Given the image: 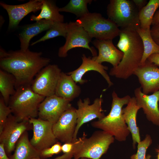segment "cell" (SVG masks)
I'll list each match as a JSON object with an SVG mask.
<instances>
[{
  "label": "cell",
  "instance_id": "9c48e42d",
  "mask_svg": "<svg viewBox=\"0 0 159 159\" xmlns=\"http://www.w3.org/2000/svg\"><path fill=\"white\" fill-rule=\"evenodd\" d=\"M32 129V125L29 120L19 122L12 113L9 115L0 133V143L4 145L8 156L9 157L14 150L16 143L22 134Z\"/></svg>",
  "mask_w": 159,
  "mask_h": 159
},
{
  "label": "cell",
  "instance_id": "4316f807",
  "mask_svg": "<svg viewBox=\"0 0 159 159\" xmlns=\"http://www.w3.org/2000/svg\"><path fill=\"white\" fill-rule=\"evenodd\" d=\"M159 6V0H150L146 5L139 11L140 27L144 29H150L153 17Z\"/></svg>",
  "mask_w": 159,
  "mask_h": 159
},
{
  "label": "cell",
  "instance_id": "f1b7e54d",
  "mask_svg": "<svg viewBox=\"0 0 159 159\" xmlns=\"http://www.w3.org/2000/svg\"><path fill=\"white\" fill-rule=\"evenodd\" d=\"M68 24L67 22H54L52 26L44 35L33 42L31 45L58 36H62L65 38L67 31Z\"/></svg>",
  "mask_w": 159,
  "mask_h": 159
},
{
  "label": "cell",
  "instance_id": "5bb4252c",
  "mask_svg": "<svg viewBox=\"0 0 159 159\" xmlns=\"http://www.w3.org/2000/svg\"><path fill=\"white\" fill-rule=\"evenodd\" d=\"M76 110L72 105L53 125V132L58 140L64 143L72 142L77 124Z\"/></svg>",
  "mask_w": 159,
  "mask_h": 159
},
{
  "label": "cell",
  "instance_id": "ac0fdd59",
  "mask_svg": "<svg viewBox=\"0 0 159 159\" xmlns=\"http://www.w3.org/2000/svg\"><path fill=\"white\" fill-rule=\"evenodd\" d=\"M82 63L78 68L67 73L72 77L76 83L82 85L86 82L87 80L82 78L83 75L88 71L92 70L98 72L102 76L108 84L109 87L113 85L106 71L108 69V67L97 62L92 57H87L85 54H82Z\"/></svg>",
  "mask_w": 159,
  "mask_h": 159
},
{
  "label": "cell",
  "instance_id": "4dcf8cb0",
  "mask_svg": "<svg viewBox=\"0 0 159 159\" xmlns=\"http://www.w3.org/2000/svg\"><path fill=\"white\" fill-rule=\"evenodd\" d=\"M12 113L11 110L5 103L1 96L0 98V133L4 128L9 115Z\"/></svg>",
  "mask_w": 159,
  "mask_h": 159
},
{
  "label": "cell",
  "instance_id": "8d00e7d4",
  "mask_svg": "<svg viewBox=\"0 0 159 159\" xmlns=\"http://www.w3.org/2000/svg\"><path fill=\"white\" fill-rule=\"evenodd\" d=\"M73 157V152L68 153H64L62 155L57 157L53 159H72ZM32 159H43L40 157H36Z\"/></svg>",
  "mask_w": 159,
  "mask_h": 159
},
{
  "label": "cell",
  "instance_id": "7402d4cb",
  "mask_svg": "<svg viewBox=\"0 0 159 159\" xmlns=\"http://www.w3.org/2000/svg\"><path fill=\"white\" fill-rule=\"evenodd\" d=\"M76 83L70 75L62 72L55 94L70 102L81 92L80 87Z\"/></svg>",
  "mask_w": 159,
  "mask_h": 159
},
{
  "label": "cell",
  "instance_id": "7a4b0ae2",
  "mask_svg": "<svg viewBox=\"0 0 159 159\" xmlns=\"http://www.w3.org/2000/svg\"><path fill=\"white\" fill-rule=\"evenodd\" d=\"M117 47L123 53L119 64L111 69L109 74L126 80L132 75L140 66L143 53L142 40L136 29L132 28L120 29Z\"/></svg>",
  "mask_w": 159,
  "mask_h": 159
},
{
  "label": "cell",
  "instance_id": "5b68a950",
  "mask_svg": "<svg viewBox=\"0 0 159 159\" xmlns=\"http://www.w3.org/2000/svg\"><path fill=\"white\" fill-rule=\"evenodd\" d=\"M115 140L113 136L102 130L95 131L89 138L84 133L82 137L73 142L74 159L83 157L100 159Z\"/></svg>",
  "mask_w": 159,
  "mask_h": 159
},
{
  "label": "cell",
  "instance_id": "ab89813d",
  "mask_svg": "<svg viewBox=\"0 0 159 159\" xmlns=\"http://www.w3.org/2000/svg\"><path fill=\"white\" fill-rule=\"evenodd\" d=\"M4 18L1 15H0V27H1H1L3 23H4Z\"/></svg>",
  "mask_w": 159,
  "mask_h": 159
},
{
  "label": "cell",
  "instance_id": "1f68e13d",
  "mask_svg": "<svg viewBox=\"0 0 159 159\" xmlns=\"http://www.w3.org/2000/svg\"><path fill=\"white\" fill-rule=\"evenodd\" d=\"M62 145L58 141L51 147L42 150L41 151L40 158L44 159L59 153L62 151Z\"/></svg>",
  "mask_w": 159,
  "mask_h": 159
},
{
  "label": "cell",
  "instance_id": "7c38bea8",
  "mask_svg": "<svg viewBox=\"0 0 159 159\" xmlns=\"http://www.w3.org/2000/svg\"><path fill=\"white\" fill-rule=\"evenodd\" d=\"M29 121L32 125L33 130L30 141L36 149L41 151L58 142L54 133L52 123L38 118H31Z\"/></svg>",
  "mask_w": 159,
  "mask_h": 159
},
{
  "label": "cell",
  "instance_id": "836d02e7",
  "mask_svg": "<svg viewBox=\"0 0 159 159\" xmlns=\"http://www.w3.org/2000/svg\"><path fill=\"white\" fill-rule=\"evenodd\" d=\"M73 142L65 143L62 145V151L64 153H73Z\"/></svg>",
  "mask_w": 159,
  "mask_h": 159
},
{
  "label": "cell",
  "instance_id": "f35d334b",
  "mask_svg": "<svg viewBox=\"0 0 159 159\" xmlns=\"http://www.w3.org/2000/svg\"><path fill=\"white\" fill-rule=\"evenodd\" d=\"M159 23V10L155 12L153 17L152 25H154Z\"/></svg>",
  "mask_w": 159,
  "mask_h": 159
},
{
  "label": "cell",
  "instance_id": "83f0119b",
  "mask_svg": "<svg viewBox=\"0 0 159 159\" xmlns=\"http://www.w3.org/2000/svg\"><path fill=\"white\" fill-rule=\"evenodd\" d=\"M92 0H70L65 6L59 9V12H65L74 14L77 19L89 13L87 5L90 4Z\"/></svg>",
  "mask_w": 159,
  "mask_h": 159
},
{
  "label": "cell",
  "instance_id": "52a82bcc",
  "mask_svg": "<svg viewBox=\"0 0 159 159\" xmlns=\"http://www.w3.org/2000/svg\"><path fill=\"white\" fill-rule=\"evenodd\" d=\"M139 12L132 0H110L107 8L108 18L120 29L140 27Z\"/></svg>",
  "mask_w": 159,
  "mask_h": 159
},
{
  "label": "cell",
  "instance_id": "6da1fadb",
  "mask_svg": "<svg viewBox=\"0 0 159 159\" xmlns=\"http://www.w3.org/2000/svg\"><path fill=\"white\" fill-rule=\"evenodd\" d=\"M41 52L29 49L6 51L0 48L1 69L12 74L16 80L15 88L31 86L37 74L49 64L50 59L42 56Z\"/></svg>",
  "mask_w": 159,
  "mask_h": 159
},
{
  "label": "cell",
  "instance_id": "2e32d148",
  "mask_svg": "<svg viewBox=\"0 0 159 159\" xmlns=\"http://www.w3.org/2000/svg\"><path fill=\"white\" fill-rule=\"evenodd\" d=\"M1 6L7 11L9 17V30L16 28L21 21L31 12L41 10L42 0H31L25 3L11 5L0 2Z\"/></svg>",
  "mask_w": 159,
  "mask_h": 159
},
{
  "label": "cell",
  "instance_id": "cb8c5ba5",
  "mask_svg": "<svg viewBox=\"0 0 159 159\" xmlns=\"http://www.w3.org/2000/svg\"><path fill=\"white\" fill-rule=\"evenodd\" d=\"M42 5L41 11L37 15H32L30 17L31 21H38L42 19L54 22H63L64 16L59 13V8L55 2L51 0H42Z\"/></svg>",
  "mask_w": 159,
  "mask_h": 159
},
{
  "label": "cell",
  "instance_id": "ba28073f",
  "mask_svg": "<svg viewBox=\"0 0 159 159\" xmlns=\"http://www.w3.org/2000/svg\"><path fill=\"white\" fill-rule=\"evenodd\" d=\"M61 72L57 65L49 64L36 75L31 85L32 89L45 97L54 95Z\"/></svg>",
  "mask_w": 159,
  "mask_h": 159
},
{
  "label": "cell",
  "instance_id": "e0dca14e",
  "mask_svg": "<svg viewBox=\"0 0 159 159\" xmlns=\"http://www.w3.org/2000/svg\"><path fill=\"white\" fill-rule=\"evenodd\" d=\"M135 97L147 120L159 128V91L150 95L143 93L140 87L134 90Z\"/></svg>",
  "mask_w": 159,
  "mask_h": 159
},
{
  "label": "cell",
  "instance_id": "d6986e66",
  "mask_svg": "<svg viewBox=\"0 0 159 159\" xmlns=\"http://www.w3.org/2000/svg\"><path fill=\"white\" fill-rule=\"evenodd\" d=\"M93 45L98 50V55L92 58L98 63L106 62L114 67L121 61L123 53L114 45L112 40H99L95 39L92 42Z\"/></svg>",
  "mask_w": 159,
  "mask_h": 159
},
{
  "label": "cell",
  "instance_id": "484cf974",
  "mask_svg": "<svg viewBox=\"0 0 159 159\" xmlns=\"http://www.w3.org/2000/svg\"><path fill=\"white\" fill-rule=\"evenodd\" d=\"M16 80L11 74L0 69V92L6 104L8 106L10 97L16 92Z\"/></svg>",
  "mask_w": 159,
  "mask_h": 159
},
{
  "label": "cell",
  "instance_id": "30bf717a",
  "mask_svg": "<svg viewBox=\"0 0 159 159\" xmlns=\"http://www.w3.org/2000/svg\"><path fill=\"white\" fill-rule=\"evenodd\" d=\"M65 39L64 44L59 49L58 56L59 57H66L70 50L77 47L87 49L90 51L93 57L97 55L94 48L89 45L92 39L84 29L75 22L70 21L68 23Z\"/></svg>",
  "mask_w": 159,
  "mask_h": 159
},
{
  "label": "cell",
  "instance_id": "8992f818",
  "mask_svg": "<svg viewBox=\"0 0 159 159\" xmlns=\"http://www.w3.org/2000/svg\"><path fill=\"white\" fill-rule=\"evenodd\" d=\"M75 22L82 27L92 39L112 40L119 35L120 29L117 26L99 13L89 12Z\"/></svg>",
  "mask_w": 159,
  "mask_h": 159
},
{
  "label": "cell",
  "instance_id": "603a6c76",
  "mask_svg": "<svg viewBox=\"0 0 159 159\" xmlns=\"http://www.w3.org/2000/svg\"><path fill=\"white\" fill-rule=\"evenodd\" d=\"M40 153L31 144L28 132L26 131L17 142L14 154L9 158L10 159H32L40 157Z\"/></svg>",
  "mask_w": 159,
  "mask_h": 159
},
{
  "label": "cell",
  "instance_id": "d590c367",
  "mask_svg": "<svg viewBox=\"0 0 159 159\" xmlns=\"http://www.w3.org/2000/svg\"><path fill=\"white\" fill-rule=\"evenodd\" d=\"M132 1L139 11L147 4V1L145 0H132Z\"/></svg>",
  "mask_w": 159,
  "mask_h": 159
},
{
  "label": "cell",
  "instance_id": "e575fe53",
  "mask_svg": "<svg viewBox=\"0 0 159 159\" xmlns=\"http://www.w3.org/2000/svg\"><path fill=\"white\" fill-rule=\"evenodd\" d=\"M147 60L157 66H159V52L151 55L148 57Z\"/></svg>",
  "mask_w": 159,
  "mask_h": 159
},
{
  "label": "cell",
  "instance_id": "9a60e30c",
  "mask_svg": "<svg viewBox=\"0 0 159 159\" xmlns=\"http://www.w3.org/2000/svg\"><path fill=\"white\" fill-rule=\"evenodd\" d=\"M133 74L137 77L144 94L159 91V68L153 63L147 60L139 66Z\"/></svg>",
  "mask_w": 159,
  "mask_h": 159
},
{
  "label": "cell",
  "instance_id": "3957f363",
  "mask_svg": "<svg viewBox=\"0 0 159 159\" xmlns=\"http://www.w3.org/2000/svg\"><path fill=\"white\" fill-rule=\"evenodd\" d=\"M111 109L109 113L102 119L91 123L94 127L101 129L113 136L119 142L125 141L130 132L125 121L122 110L131 97L126 95L119 97L114 91L112 94Z\"/></svg>",
  "mask_w": 159,
  "mask_h": 159
},
{
  "label": "cell",
  "instance_id": "b9f144b4",
  "mask_svg": "<svg viewBox=\"0 0 159 159\" xmlns=\"http://www.w3.org/2000/svg\"><path fill=\"white\" fill-rule=\"evenodd\" d=\"M79 159H91L87 158H85V157H83V158H81Z\"/></svg>",
  "mask_w": 159,
  "mask_h": 159
},
{
  "label": "cell",
  "instance_id": "8fae6325",
  "mask_svg": "<svg viewBox=\"0 0 159 159\" xmlns=\"http://www.w3.org/2000/svg\"><path fill=\"white\" fill-rule=\"evenodd\" d=\"M103 102L102 95L99 97L96 98L93 103L90 105L89 98H86L82 100L80 99L77 103L78 106L76 109L77 115V124L73 136L72 142L77 139L78 131L81 127L84 124L88 122L93 119L97 118L101 119L105 115L102 107Z\"/></svg>",
  "mask_w": 159,
  "mask_h": 159
},
{
  "label": "cell",
  "instance_id": "f546056e",
  "mask_svg": "<svg viewBox=\"0 0 159 159\" xmlns=\"http://www.w3.org/2000/svg\"><path fill=\"white\" fill-rule=\"evenodd\" d=\"M152 143L150 136L146 134L144 139L138 143L137 153L130 156V159H150L151 155L148 154L146 155V153Z\"/></svg>",
  "mask_w": 159,
  "mask_h": 159
},
{
  "label": "cell",
  "instance_id": "44dd1931",
  "mask_svg": "<svg viewBox=\"0 0 159 159\" xmlns=\"http://www.w3.org/2000/svg\"><path fill=\"white\" fill-rule=\"evenodd\" d=\"M54 22L52 21L42 19L23 26L19 34L20 49L25 50L29 49L32 38L43 31L48 30Z\"/></svg>",
  "mask_w": 159,
  "mask_h": 159
},
{
  "label": "cell",
  "instance_id": "277c9868",
  "mask_svg": "<svg viewBox=\"0 0 159 159\" xmlns=\"http://www.w3.org/2000/svg\"><path fill=\"white\" fill-rule=\"evenodd\" d=\"M46 97L34 92L31 86L20 87L10 99L8 106L19 122L38 116L40 103Z\"/></svg>",
  "mask_w": 159,
  "mask_h": 159
},
{
  "label": "cell",
  "instance_id": "d6a6232c",
  "mask_svg": "<svg viewBox=\"0 0 159 159\" xmlns=\"http://www.w3.org/2000/svg\"><path fill=\"white\" fill-rule=\"evenodd\" d=\"M150 31L153 40L159 46V23L152 25Z\"/></svg>",
  "mask_w": 159,
  "mask_h": 159
},
{
  "label": "cell",
  "instance_id": "60d3db41",
  "mask_svg": "<svg viewBox=\"0 0 159 159\" xmlns=\"http://www.w3.org/2000/svg\"><path fill=\"white\" fill-rule=\"evenodd\" d=\"M156 151L157 153V159H159V146L156 149Z\"/></svg>",
  "mask_w": 159,
  "mask_h": 159
},
{
  "label": "cell",
  "instance_id": "74e56055",
  "mask_svg": "<svg viewBox=\"0 0 159 159\" xmlns=\"http://www.w3.org/2000/svg\"><path fill=\"white\" fill-rule=\"evenodd\" d=\"M0 159H10L6 154L4 145L0 143Z\"/></svg>",
  "mask_w": 159,
  "mask_h": 159
},
{
  "label": "cell",
  "instance_id": "d4e9b609",
  "mask_svg": "<svg viewBox=\"0 0 159 159\" xmlns=\"http://www.w3.org/2000/svg\"><path fill=\"white\" fill-rule=\"evenodd\" d=\"M150 29H144L139 27L136 30L142 40L144 49L140 65L144 64L150 55L159 52V46L153 40Z\"/></svg>",
  "mask_w": 159,
  "mask_h": 159
},
{
  "label": "cell",
  "instance_id": "4fadbf2b",
  "mask_svg": "<svg viewBox=\"0 0 159 159\" xmlns=\"http://www.w3.org/2000/svg\"><path fill=\"white\" fill-rule=\"evenodd\" d=\"M71 106L70 102L55 94L46 97L39 105L38 118L53 125Z\"/></svg>",
  "mask_w": 159,
  "mask_h": 159
},
{
  "label": "cell",
  "instance_id": "ffe728a7",
  "mask_svg": "<svg viewBox=\"0 0 159 159\" xmlns=\"http://www.w3.org/2000/svg\"><path fill=\"white\" fill-rule=\"evenodd\" d=\"M127 105L122 108V112L125 122L131 133L132 146L135 149L136 145L141 141L139 128L137 123V114L141 108L137 104L135 97H131Z\"/></svg>",
  "mask_w": 159,
  "mask_h": 159
}]
</instances>
